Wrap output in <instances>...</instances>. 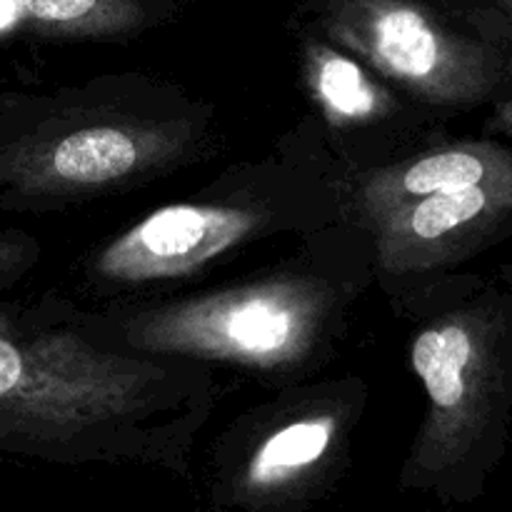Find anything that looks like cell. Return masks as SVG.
Masks as SVG:
<instances>
[{
	"mask_svg": "<svg viewBox=\"0 0 512 512\" xmlns=\"http://www.w3.org/2000/svg\"><path fill=\"white\" fill-rule=\"evenodd\" d=\"M468 318L423 330L413 345V368L430 398L428 425L403 473L405 488L435 490L468 503L480 493L485 430L493 420V350Z\"/></svg>",
	"mask_w": 512,
	"mask_h": 512,
	"instance_id": "6da1fadb",
	"label": "cell"
},
{
	"mask_svg": "<svg viewBox=\"0 0 512 512\" xmlns=\"http://www.w3.org/2000/svg\"><path fill=\"white\" fill-rule=\"evenodd\" d=\"M140 375L65 335L0 328V443L80 433L135 408Z\"/></svg>",
	"mask_w": 512,
	"mask_h": 512,
	"instance_id": "7a4b0ae2",
	"label": "cell"
},
{
	"mask_svg": "<svg viewBox=\"0 0 512 512\" xmlns=\"http://www.w3.org/2000/svg\"><path fill=\"white\" fill-rule=\"evenodd\" d=\"M318 323L320 300L310 290L268 283L158 313L138 340L158 350L278 368L308 353Z\"/></svg>",
	"mask_w": 512,
	"mask_h": 512,
	"instance_id": "3957f363",
	"label": "cell"
},
{
	"mask_svg": "<svg viewBox=\"0 0 512 512\" xmlns=\"http://www.w3.org/2000/svg\"><path fill=\"white\" fill-rule=\"evenodd\" d=\"M325 23L335 38L425 93H468L475 65L485 63L480 45L420 0H330Z\"/></svg>",
	"mask_w": 512,
	"mask_h": 512,
	"instance_id": "277c9868",
	"label": "cell"
},
{
	"mask_svg": "<svg viewBox=\"0 0 512 512\" xmlns=\"http://www.w3.org/2000/svg\"><path fill=\"white\" fill-rule=\"evenodd\" d=\"M258 215L223 205H170L120 235L100 255L98 270L110 280H158L190 273L240 243Z\"/></svg>",
	"mask_w": 512,
	"mask_h": 512,
	"instance_id": "5b68a950",
	"label": "cell"
},
{
	"mask_svg": "<svg viewBox=\"0 0 512 512\" xmlns=\"http://www.w3.org/2000/svg\"><path fill=\"white\" fill-rule=\"evenodd\" d=\"M510 200V173L495 175L483 183L458 190H440L423 195L395 225V240L400 248L410 245H440L465 233L473 225L483 223Z\"/></svg>",
	"mask_w": 512,
	"mask_h": 512,
	"instance_id": "8992f818",
	"label": "cell"
},
{
	"mask_svg": "<svg viewBox=\"0 0 512 512\" xmlns=\"http://www.w3.org/2000/svg\"><path fill=\"white\" fill-rule=\"evenodd\" d=\"M148 145L120 128H88L65 135L48 153V170L68 185H100L133 173Z\"/></svg>",
	"mask_w": 512,
	"mask_h": 512,
	"instance_id": "52a82bcc",
	"label": "cell"
},
{
	"mask_svg": "<svg viewBox=\"0 0 512 512\" xmlns=\"http://www.w3.org/2000/svg\"><path fill=\"white\" fill-rule=\"evenodd\" d=\"M505 173H510V163L500 150L458 148L428 155V158L408 165L400 173L398 183L403 195L423 198V195L440 193V190L468 188V185L483 183V180Z\"/></svg>",
	"mask_w": 512,
	"mask_h": 512,
	"instance_id": "ba28073f",
	"label": "cell"
},
{
	"mask_svg": "<svg viewBox=\"0 0 512 512\" xmlns=\"http://www.w3.org/2000/svg\"><path fill=\"white\" fill-rule=\"evenodd\" d=\"M20 10L53 33H103L143 20L140 0H20Z\"/></svg>",
	"mask_w": 512,
	"mask_h": 512,
	"instance_id": "9c48e42d",
	"label": "cell"
},
{
	"mask_svg": "<svg viewBox=\"0 0 512 512\" xmlns=\"http://www.w3.org/2000/svg\"><path fill=\"white\" fill-rule=\"evenodd\" d=\"M318 90L330 110L340 115H368L375 108V90L353 60L338 53H320Z\"/></svg>",
	"mask_w": 512,
	"mask_h": 512,
	"instance_id": "30bf717a",
	"label": "cell"
},
{
	"mask_svg": "<svg viewBox=\"0 0 512 512\" xmlns=\"http://www.w3.org/2000/svg\"><path fill=\"white\" fill-rule=\"evenodd\" d=\"M20 13V0H0V28L15 20Z\"/></svg>",
	"mask_w": 512,
	"mask_h": 512,
	"instance_id": "8fae6325",
	"label": "cell"
},
{
	"mask_svg": "<svg viewBox=\"0 0 512 512\" xmlns=\"http://www.w3.org/2000/svg\"><path fill=\"white\" fill-rule=\"evenodd\" d=\"M500 5H503V8H510V0H498Z\"/></svg>",
	"mask_w": 512,
	"mask_h": 512,
	"instance_id": "7c38bea8",
	"label": "cell"
},
{
	"mask_svg": "<svg viewBox=\"0 0 512 512\" xmlns=\"http://www.w3.org/2000/svg\"><path fill=\"white\" fill-rule=\"evenodd\" d=\"M208 512H225V510H220V508H215V510H208Z\"/></svg>",
	"mask_w": 512,
	"mask_h": 512,
	"instance_id": "4fadbf2b",
	"label": "cell"
}]
</instances>
